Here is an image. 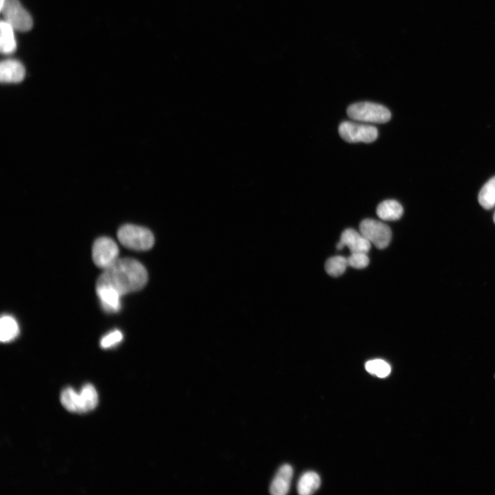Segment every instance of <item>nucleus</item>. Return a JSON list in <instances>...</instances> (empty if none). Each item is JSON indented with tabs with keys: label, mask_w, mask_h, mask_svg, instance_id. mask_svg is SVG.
Returning a JSON list of instances; mask_svg holds the SVG:
<instances>
[{
	"label": "nucleus",
	"mask_w": 495,
	"mask_h": 495,
	"mask_svg": "<svg viewBox=\"0 0 495 495\" xmlns=\"http://www.w3.org/2000/svg\"><path fill=\"white\" fill-rule=\"evenodd\" d=\"M493 219H494V222L495 223V212H494V214Z\"/></svg>",
	"instance_id": "b1692460"
},
{
	"label": "nucleus",
	"mask_w": 495,
	"mask_h": 495,
	"mask_svg": "<svg viewBox=\"0 0 495 495\" xmlns=\"http://www.w3.org/2000/svg\"><path fill=\"white\" fill-rule=\"evenodd\" d=\"M0 9L4 21L14 30L27 32L32 28V19L19 0H6Z\"/></svg>",
	"instance_id": "20e7f679"
},
{
	"label": "nucleus",
	"mask_w": 495,
	"mask_h": 495,
	"mask_svg": "<svg viewBox=\"0 0 495 495\" xmlns=\"http://www.w3.org/2000/svg\"><path fill=\"white\" fill-rule=\"evenodd\" d=\"M148 281V273L138 261L130 258H118L104 270L96 285L110 286L122 296L142 289Z\"/></svg>",
	"instance_id": "f257e3e1"
},
{
	"label": "nucleus",
	"mask_w": 495,
	"mask_h": 495,
	"mask_svg": "<svg viewBox=\"0 0 495 495\" xmlns=\"http://www.w3.org/2000/svg\"><path fill=\"white\" fill-rule=\"evenodd\" d=\"M25 75V69L21 62L14 59L3 60L0 65L1 82H19Z\"/></svg>",
	"instance_id": "1a4fd4ad"
},
{
	"label": "nucleus",
	"mask_w": 495,
	"mask_h": 495,
	"mask_svg": "<svg viewBox=\"0 0 495 495\" xmlns=\"http://www.w3.org/2000/svg\"><path fill=\"white\" fill-rule=\"evenodd\" d=\"M119 250L116 242L111 239L102 236L97 239L92 248V258L95 265L101 269H106L118 258Z\"/></svg>",
	"instance_id": "0eeeda50"
},
{
	"label": "nucleus",
	"mask_w": 495,
	"mask_h": 495,
	"mask_svg": "<svg viewBox=\"0 0 495 495\" xmlns=\"http://www.w3.org/2000/svg\"><path fill=\"white\" fill-rule=\"evenodd\" d=\"M346 113L351 119L362 122L384 123L391 117L386 107L371 102L352 104L347 108Z\"/></svg>",
	"instance_id": "7ed1b4c3"
},
{
	"label": "nucleus",
	"mask_w": 495,
	"mask_h": 495,
	"mask_svg": "<svg viewBox=\"0 0 495 495\" xmlns=\"http://www.w3.org/2000/svg\"><path fill=\"white\" fill-rule=\"evenodd\" d=\"M122 333L120 331H113L101 339L100 346L104 349L111 347L120 342L122 340Z\"/></svg>",
	"instance_id": "4be33fe9"
},
{
	"label": "nucleus",
	"mask_w": 495,
	"mask_h": 495,
	"mask_svg": "<svg viewBox=\"0 0 495 495\" xmlns=\"http://www.w3.org/2000/svg\"><path fill=\"white\" fill-rule=\"evenodd\" d=\"M376 212L378 217L382 220L395 221L402 216L403 208L397 201L387 199L377 206Z\"/></svg>",
	"instance_id": "f8f14e48"
},
{
	"label": "nucleus",
	"mask_w": 495,
	"mask_h": 495,
	"mask_svg": "<svg viewBox=\"0 0 495 495\" xmlns=\"http://www.w3.org/2000/svg\"><path fill=\"white\" fill-rule=\"evenodd\" d=\"M293 475V469L291 465L285 464L278 470L273 479L270 491L274 495H285L289 488Z\"/></svg>",
	"instance_id": "9d476101"
},
{
	"label": "nucleus",
	"mask_w": 495,
	"mask_h": 495,
	"mask_svg": "<svg viewBox=\"0 0 495 495\" xmlns=\"http://www.w3.org/2000/svg\"><path fill=\"white\" fill-rule=\"evenodd\" d=\"M338 131L343 140L351 143L372 142L378 135L377 129L375 126L350 121L342 122L339 126Z\"/></svg>",
	"instance_id": "39448f33"
},
{
	"label": "nucleus",
	"mask_w": 495,
	"mask_h": 495,
	"mask_svg": "<svg viewBox=\"0 0 495 495\" xmlns=\"http://www.w3.org/2000/svg\"><path fill=\"white\" fill-rule=\"evenodd\" d=\"M79 394V412H87L94 409L98 402L96 390L90 384H85Z\"/></svg>",
	"instance_id": "ddd939ff"
},
{
	"label": "nucleus",
	"mask_w": 495,
	"mask_h": 495,
	"mask_svg": "<svg viewBox=\"0 0 495 495\" xmlns=\"http://www.w3.org/2000/svg\"><path fill=\"white\" fill-rule=\"evenodd\" d=\"M96 293L103 309L108 312H116L120 309V295L110 286L96 285Z\"/></svg>",
	"instance_id": "9b49d317"
},
{
	"label": "nucleus",
	"mask_w": 495,
	"mask_h": 495,
	"mask_svg": "<svg viewBox=\"0 0 495 495\" xmlns=\"http://www.w3.org/2000/svg\"><path fill=\"white\" fill-rule=\"evenodd\" d=\"M365 368L369 373L381 378L386 377L391 371L389 364L381 359H375L366 362Z\"/></svg>",
	"instance_id": "aec40b11"
},
{
	"label": "nucleus",
	"mask_w": 495,
	"mask_h": 495,
	"mask_svg": "<svg viewBox=\"0 0 495 495\" xmlns=\"http://www.w3.org/2000/svg\"><path fill=\"white\" fill-rule=\"evenodd\" d=\"M320 485V478L314 472H307L300 478L297 490L300 495H309L315 492Z\"/></svg>",
	"instance_id": "2eb2a0df"
},
{
	"label": "nucleus",
	"mask_w": 495,
	"mask_h": 495,
	"mask_svg": "<svg viewBox=\"0 0 495 495\" xmlns=\"http://www.w3.org/2000/svg\"><path fill=\"white\" fill-rule=\"evenodd\" d=\"M478 201L485 209L495 206V176L489 179L482 187L478 194Z\"/></svg>",
	"instance_id": "f3484780"
},
{
	"label": "nucleus",
	"mask_w": 495,
	"mask_h": 495,
	"mask_svg": "<svg viewBox=\"0 0 495 495\" xmlns=\"http://www.w3.org/2000/svg\"><path fill=\"white\" fill-rule=\"evenodd\" d=\"M6 0H0V8H2Z\"/></svg>",
	"instance_id": "5701e85b"
},
{
	"label": "nucleus",
	"mask_w": 495,
	"mask_h": 495,
	"mask_svg": "<svg viewBox=\"0 0 495 495\" xmlns=\"http://www.w3.org/2000/svg\"><path fill=\"white\" fill-rule=\"evenodd\" d=\"M19 329L15 319L8 315H4L0 320V340L2 342H7L14 340L19 334Z\"/></svg>",
	"instance_id": "dca6fc26"
},
{
	"label": "nucleus",
	"mask_w": 495,
	"mask_h": 495,
	"mask_svg": "<svg viewBox=\"0 0 495 495\" xmlns=\"http://www.w3.org/2000/svg\"><path fill=\"white\" fill-rule=\"evenodd\" d=\"M347 265V258L341 256H336L329 258L326 261L325 270L328 274L336 277L342 275Z\"/></svg>",
	"instance_id": "6ab92c4d"
},
{
	"label": "nucleus",
	"mask_w": 495,
	"mask_h": 495,
	"mask_svg": "<svg viewBox=\"0 0 495 495\" xmlns=\"http://www.w3.org/2000/svg\"><path fill=\"white\" fill-rule=\"evenodd\" d=\"M340 241L349 248L351 253H367L371 248V243L360 232L349 228L341 234Z\"/></svg>",
	"instance_id": "6e6552de"
},
{
	"label": "nucleus",
	"mask_w": 495,
	"mask_h": 495,
	"mask_svg": "<svg viewBox=\"0 0 495 495\" xmlns=\"http://www.w3.org/2000/svg\"><path fill=\"white\" fill-rule=\"evenodd\" d=\"M119 241L126 248L137 250L145 251L151 249L155 242L153 233L147 228L126 224L118 231Z\"/></svg>",
	"instance_id": "f03ea898"
},
{
	"label": "nucleus",
	"mask_w": 495,
	"mask_h": 495,
	"mask_svg": "<svg viewBox=\"0 0 495 495\" xmlns=\"http://www.w3.org/2000/svg\"><path fill=\"white\" fill-rule=\"evenodd\" d=\"M0 50L4 54H9L14 52L16 47V43L14 34V28L5 21H1L0 25Z\"/></svg>",
	"instance_id": "4468645a"
},
{
	"label": "nucleus",
	"mask_w": 495,
	"mask_h": 495,
	"mask_svg": "<svg viewBox=\"0 0 495 495\" xmlns=\"http://www.w3.org/2000/svg\"><path fill=\"white\" fill-rule=\"evenodd\" d=\"M60 402L64 408L68 411L79 412V394L72 388L68 387L62 391Z\"/></svg>",
	"instance_id": "a211bd4d"
},
{
	"label": "nucleus",
	"mask_w": 495,
	"mask_h": 495,
	"mask_svg": "<svg viewBox=\"0 0 495 495\" xmlns=\"http://www.w3.org/2000/svg\"><path fill=\"white\" fill-rule=\"evenodd\" d=\"M347 263L348 265L352 267L362 269L368 265L369 258L366 253H351V255L347 258Z\"/></svg>",
	"instance_id": "412c9836"
},
{
	"label": "nucleus",
	"mask_w": 495,
	"mask_h": 495,
	"mask_svg": "<svg viewBox=\"0 0 495 495\" xmlns=\"http://www.w3.org/2000/svg\"><path fill=\"white\" fill-rule=\"evenodd\" d=\"M361 234L379 249L386 248L391 240V230L385 223L378 220L366 219L359 226Z\"/></svg>",
	"instance_id": "423d86ee"
}]
</instances>
